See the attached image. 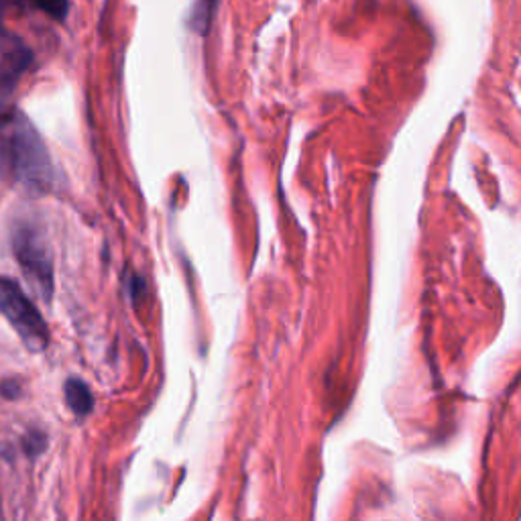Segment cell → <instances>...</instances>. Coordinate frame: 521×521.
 Masks as SVG:
<instances>
[{
    "instance_id": "cell-3",
    "label": "cell",
    "mask_w": 521,
    "mask_h": 521,
    "mask_svg": "<svg viewBox=\"0 0 521 521\" xmlns=\"http://www.w3.org/2000/svg\"><path fill=\"white\" fill-rule=\"evenodd\" d=\"M0 314H3L31 353H41L49 344V328L23 289L7 277H0Z\"/></svg>"
},
{
    "instance_id": "cell-8",
    "label": "cell",
    "mask_w": 521,
    "mask_h": 521,
    "mask_svg": "<svg viewBox=\"0 0 521 521\" xmlns=\"http://www.w3.org/2000/svg\"><path fill=\"white\" fill-rule=\"evenodd\" d=\"M23 448H25V454L35 458L39 456L45 448H47V436L39 430H31L25 438H23Z\"/></svg>"
},
{
    "instance_id": "cell-9",
    "label": "cell",
    "mask_w": 521,
    "mask_h": 521,
    "mask_svg": "<svg viewBox=\"0 0 521 521\" xmlns=\"http://www.w3.org/2000/svg\"><path fill=\"white\" fill-rule=\"evenodd\" d=\"M21 393H23V389H21L19 381H15V379H7L0 383V395H3L5 399H19Z\"/></svg>"
},
{
    "instance_id": "cell-1",
    "label": "cell",
    "mask_w": 521,
    "mask_h": 521,
    "mask_svg": "<svg viewBox=\"0 0 521 521\" xmlns=\"http://www.w3.org/2000/svg\"><path fill=\"white\" fill-rule=\"evenodd\" d=\"M0 176L31 192H47L55 182V169L43 139L17 108L0 119Z\"/></svg>"
},
{
    "instance_id": "cell-7",
    "label": "cell",
    "mask_w": 521,
    "mask_h": 521,
    "mask_svg": "<svg viewBox=\"0 0 521 521\" xmlns=\"http://www.w3.org/2000/svg\"><path fill=\"white\" fill-rule=\"evenodd\" d=\"M216 3L218 0H198L196 3V9H194V27L196 29H206L212 15H214V9H216Z\"/></svg>"
},
{
    "instance_id": "cell-4",
    "label": "cell",
    "mask_w": 521,
    "mask_h": 521,
    "mask_svg": "<svg viewBox=\"0 0 521 521\" xmlns=\"http://www.w3.org/2000/svg\"><path fill=\"white\" fill-rule=\"evenodd\" d=\"M31 62L33 53L23 43H13L0 57V119L11 110V98Z\"/></svg>"
},
{
    "instance_id": "cell-2",
    "label": "cell",
    "mask_w": 521,
    "mask_h": 521,
    "mask_svg": "<svg viewBox=\"0 0 521 521\" xmlns=\"http://www.w3.org/2000/svg\"><path fill=\"white\" fill-rule=\"evenodd\" d=\"M11 243L21 269L37 292L49 302L53 294V257L43 230L29 220H21L13 228Z\"/></svg>"
},
{
    "instance_id": "cell-6",
    "label": "cell",
    "mask_w": 521,
    "mask_h": 521,
    "mask_svg": "<svg viewBox=\"0 0 521 521\" xmlns=\"http://www.w3.org/2000/svg\"><path fill=\"white\" fill-rule=\"evenodd\" d=\"M37 11H43L45 15L62 21L66 19L68 11H70V0H27Z\"/></svg>"
},
{
    "instance_id": "cell-5",
    "label": "cell",
    "mask_w": 521,
    "mask_h": 521,
    "mask_svg": "<svg viewBox=\"0 0 521 521\" xmlns=\"http://www.w3.org/2000/svg\"><path fill=\"white\" fill-rule=\"evenodd\" d=\"M64 393H66V403L68 408L78 416L84 418L94 410V395L90 391V387L82 381V379H68L64 385Z\"/></svg>"
}]
</instances>
